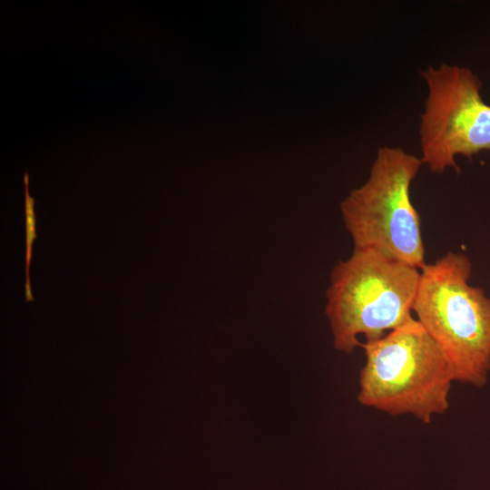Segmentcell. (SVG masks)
I'll list each match as a JSON object with an SVG mask.
<instances>
[{
	"label": "cell",
	"instance_id": "6da1fadb",
	"mask_svg": "<svg viewBox=\"0 0 490 490\" xmlns=\"http://www.w3.org/2000/svg\"><path fill=\"white\" fill-rule=\"evenodd\" d=\"M472 262L448 251L420 270L412 311L443 352L455 381L483 387L490 373V298L468 279Z\"/></svg>",
	"mask_w": 490,
	"mask_h": 490
},
{
	"label": "cell",
	"instance_id": "7a4b0ae2",
	"mask_svg": "<svg viewBox=\"0 0 490 490\" xmlns=\"http://www.w3.org/2000/svg\"><path fill=\"white\" fill-rule=\"evenodd\" d=\"M420 270L378 250L354 249L331 270L325 312L334 348L350 354L412 316Z\"/></svg>",
	"mask_w": 490,
	"mask_h": 490
},
{
	"label": "cell",
	"instance_id": "3957f363",
	"mask_svg": "<svg viewBox=\"0 0 490 490\" xmlns=\"http://www.w3.org/2000/svg\"><path fill=\"white\" fill-rule=\"evenodd\" d=\"M361 348L366 361L358 399L363 406L390 416L411 415L424 424L448 409L451 367L416 318Z\"/></svg>",
	"mask_w": 490,
	"mask_h": 490
},
{
	"label": "cell",
	"instance_id": "277c9868",
	"mask_svg": "<svg viewBox=\"0 0 490 490\" xmlns=\"http://www.w3.org/2000/svg\"><path fill=\"white\" fill-rule=\"evenodd\" d=\"M421 159L398 147L377 150L367 181L340 203L354 249H376L421 270L425 245L410 187Z\"/></svg>",
	"mask_w": 490,
	"mask_h": 490
},
{
	"label": "cell",
	"instance_id": "5b68a950",
	"mask_svg": "<svg viewBox=\"0 0 490 490\" xmlns=\"http://www.w3.org/2000/svg\"><path fill=\"white\" fill-rule=\"evenodd\" d=\"M427 95L420 114L421 161L432 172H460L456 157L471 159L490 151V104L481 95L482 83L466 67L442 64L420 71Z\"/></svg>",
	"mask_w": 490,
	"mask_h": 490
},
{
	"label": "cell",
	"instance_id": "8992f818",
	"mask_svg": "<svg viewBox=\"0 0 490 490\" xmlns=\"http://www.w3.org/2000/svg\"><path fill=\"white\" fill-rule=\"evenodd\" d=\"M24 213H25V284L24 297L26 301H34L30 280V263L33 256V243L36 234L35 201L29 192V174L24 173Z\"/></svg>",
	"mask_w": 490,
	"mask_h": 490
}]
</instances>
